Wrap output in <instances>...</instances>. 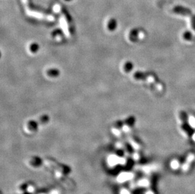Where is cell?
<instances>
[{
  "label": "cell",
  "mask_w": 195,
  "mask_h": 194,
  "mask_svg": "<svg viewBox=\"0 0 195 194\" xmlns=\"http://www.w3.org/2000/svg\"><path fill=\"white\" fill-rule=\"evenodd\" d=\"M53 170L55 176L59 179L66 177L71 172V169L69 166L58 163L56 164Z\"/></svg>",
  "instance_id": "cell-1"
},
{
  "label": "cell",
  "mask_w": 195,
  "mask_h": 194,
  "mask_svg": "<svg viewBox=\"0 0 195 194\" xmlns=\"http://www.w3.org/2000/svg\"><path fill=\"white\" fill-rule=\"evenodd\" d=\"M44 161L39 156H31L26 160L25 164L29 168L33 170H37L42 166Z\"/></svg>",
  "instance_id": "cell-2"
},
{
  "label": "cell",
  "mask_w": 195,
  "mask_h": 194,
  "mask_svg": "<svg viewBox=\"0 0 195 194\" xmlns=\"http://www.w3.org/2000/svg\"><path fill=\"white\" fill-rule=\"evenodd\" d=\"M195 159V155L193 153H190L187 156L185 162L181 166V169L183 171H188L190 168L191 164L193 162Z\"/></svg>",
  "instance_id": "cell-3"
},
{
  "label": "cell",
  "mask_w": 195,
  "mask_h": 194,
  "mask_svg": "<svg viewBox=\"0 0 195 194\" xmlns=\"http://www.w3.org/2000/svg\"><path fill=\"white\" fill-rule=\"evenodd\" d=\"M173 12L177 14L182 15H190L191 14V12L189 9L181 6H176L174 7Z\"/></svg>",
  "instance_id": "cell-4"
},
{
  "label": "cell",
  "mask_w": 195,
  "mask_h": 194,
  "mask_svg": "<svg viewBox=\"0 0 195 194\" xmlns=\"http://www.w3.org/2000/svg\"><path fill=\"white\" fill-rule=\"evenodd\" d=\"M133 174L132 173H128V172L123 173L120 174L119 176L118 177V181L121 183L123 182L131 180V179L133 178Z\"/></svg>",
  "instance_id": "cell-5"
},
{
  "label": "cell",
  "mask_w": 195,
  "mask_h": 194,
  "mask_svg": "<svg viewBox=\"0 0 195 194\" xmlns=\"http://www.w3.org/2000/svg\"><path fill=\"white\" fill-rule=\"evenodd\" d=\"M29 184H27L25 182L20 183V184L17 186V192L19 194L24 193L26 192H27V188H28Z\"/></svg>",
  "instance_id": "cell-6"
},
{
  "label": "cell",
  "mask_w": 195,
  "mask_h": 194,
  "mask_svg": "<svg viewBox=\"0 0 195 194\" xmlns=\"http://www.w3.org/2000/svg\"><path fill=\"white\" fill-rule=\"evenodd\" d=\"M138 185L140 187L146 188L148 187L150 185V182L148 178H142L138 182Z\"/></svg>",
  "instance_id": "cell-7"
},
{
  "label": "cell",
  "mask_w": 195,
  "mask_h": 194,
  "mask_svg": "<svg viewBox=\"0 0 195 194\" xmlns=\"http://www.w3.org/2000/svg\"><path fill=\"white\" fill-rule=\"evenodd\" d=\"M180 166H181V165H180V163L178 159H172L170 163L171 168L173 170H178L180 168Z\"/></svg>",
  "instance_id": "cell-8"
},
{
  "label": "cell",
  "mask_w": 195,
  "mask_h": 194,
  "mask_svg": "<svg viewBox=\"0 0 195 194\" xmlns=\"http://www.w3.org/2000/svg\"><path fill=\"white\" fill-rule=\"evenodd\" d=\"M156 168L157 167L155 165H147L143 166V170L145 171V173H151L152 171H155Z\"/></svg>",
  "instance_id": "cell-9"
},
{
  "label": "cell",
  "mask_w": 195,
  "mask_h": 194,
  "mask_svg": "<svg viewBox=\"0 0 195 194\" xmlns=\"http://www.w3.org/2000/svg\"><path fill=\"white\" fill-rule=\"evenodd\" d=\"M35 190H36L35 185L32 184H29L28 188H27V192L33 193V192H35Z\"/></svg>",
  "instance_id": "cell-10"
},
{
  "label": "cell",
  "mask_w": 195,
  "mask_h": 194,
  "mask_svg": "<svg viewBox=\"0 0 195 194\" xmlns=\"http://www.w3.org/2000/svg\"><path fill=\"white\" fill-rule=\"evenodd\" d=\"M183 37L186 40H191V39L192 38V35L189 32H186L184 33Z\"/></svg>",
  "instance_id": "cell-11"
},
{
  "label": "cell",
  "mask_w": 195,
  "mask_h": 194,
  "mask_svg": "<svg viewBox=\"0 0 195 194\" xmlns=\"http://www.w3.org/2000/svg\"><path fill=\"white\" fill-rule=\"evenodd\" d=\"M121 194H131L130 192L128 190L125 189V188H123L121 190V192H120Z\"/></svg>",
  "instance_id": "cell-12"
},
{
  "label": "cell",
  "mask_w": 195,
  "mask_h": 194,
  "mask_svg": "<svg viewBox=\"0 0 195 194\" xmlns=\"http://www.w3.org/2000/svg\"><path fill=\"white\" fill-rule=\"evenodd\" d=\"M191 24H192L193 29L195 30V15L193 16L192 18H191Z\"/></svg>",
  "instance_id": "cell-13"
},
{
  "label": "cell",
  "mask_w": 195,
  "mask_h": 194,
  "mask_svg": "<svg viewBox=\"0 0 195 194\" xmlns=\"http://www.w3.org/2000/svg\"><path fill=\"white\" fill-rule=\"evenodd\" d=\"M133 158L135 160H138L140 159V155H138V152H135L133 154Z\"/></svg>",
  "instance_id": "cell-14"
},
{
  "label": "cell",
  "mask_w": 195,
  "mask_h": 194,
  "mask_svg": "<svg viewBox=\"0 0 195 194\" xmlns=\"http://www.w3.org/2000/svg\"><path fill=\"white\" fill-rule=\"evenodd\" d=\"M50 194H59V192L58 191V190L55 189L54 190H52V191H51Z\"/></svg>",
  "instance_id": "cell-15"
},
{
  "label": "cell",
  "mask_w": 195,
  "mask_h": 194,
  "mask_svg": "<svg viewBox=\"0 0 195 194\" xmlns=\"http://www.w3.org/2000/svg\"><path fill=\"white\" fill-rule=\"evenodd\" d=\"M145 194H155V193L153 191H152V190H148V191L145 192Z\"/></svg>",
  "instance_id": "cell-16"
},
{
  "label": "cell",
  "mask_w": 195,
  "mask_h": 194,
  "mask_svg": "<svg viewBox=\"0 0 195 194\" xmlns=\"http://www.w3.org/2000/svg\"><path fill=\"white\" fill-rule=\"evenodd\" d=\"M193 139L194 141H195V133L193 134Z\"/></svg>",
  "instance_id": "cell-17"
},
{
  "label": "cell",
  "mask_w": 195,
  "mask_h": 194,
  "mask_svg": "<svg viewBox=\"0 0 195 194\" xmlns=\"http://www.w3.org/2000/svg\"><path fill=\"white\" fill-rule=\"evenodd\" d=\"M39 194H47V193H39Z\"/></svg>",
  "instance_id": "cell-18"
}]
</instances>
